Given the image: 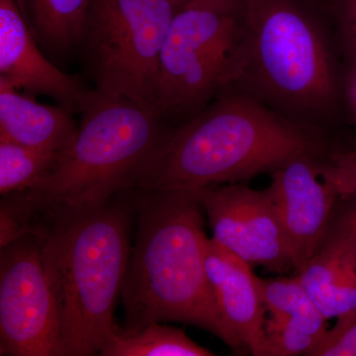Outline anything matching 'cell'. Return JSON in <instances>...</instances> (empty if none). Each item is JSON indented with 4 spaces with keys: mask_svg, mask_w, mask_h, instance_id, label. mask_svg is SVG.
Masks as SVG:
<instances>
[{
    "mask_svg": "<svg viewBox=\"0 0 356 356\" xmlns=\"http://www.w3.org/2000/svg\"><path fill=\"white\" fill-rule=\"evenodd\" d=\"M186 1L91 0L83 42L96 89L153 110L161 48Z\"/></svg>",
    "mask_w": 356,
    "mask_h": 356,
    "instance_id": "7",
    "label": "cell"
},
{
    "mask_svg": "<svg viewBox=\"0 0 356 356\" xmlns=\"http://www.w3.org/2000/svg\"><path fill=\"white\" fill-rule=\"evenodd\" d=\"M344 27L356 48V0H337Z\"/></svg>",
    "mask_w": 356,
    "mask_h": 356,
    "instance_id": "22",
    "label": "cell"
},
{
    "mask_svg": "<svg viewBox=\"0 0 356 356\" xmlns=\"http://www.w3.org/2000/svg\"><path fill=\"white\" fill-rule=\"evenodd\" d=\"M245 0H187L159 57L153 110L161 118L195 111L224 88L245 18Z\"/></svg>",
    "mask_w": 356,
    "mask_h": 356,
    "instance_id": "6",
    "label": "cell"
},
{
    "mask_svg": "<svg viewBox=\"0 0 356 356\" xmlns=\"http://www.w3.org/2000/svg\"><path fill=\"white\" fill-rule=\"evenodd\" d=\"M324 241L318 250L336 257L356 270V199L330 234L327 233Z\"/></svg>",
    "mask_w": 356,
    "mask_h": 356,
    "instance_id": "19",
    "label": "cell"
},
{
    "mask_svg": "<svg viewBox=\"0 0 356 356\" xmlns=\"http://www.w3.org/2000/svg\"><path fill=\"white\" fill-rule=\"evenodd\" d=\"M39 46L67 53L83 42L91 0H18Z\"/></svg>",
    "mask_w": 356,
    "mask_h": 356,
    "instance_id": "16",
    "label": "cell"
},
{
    "mask_svg": "<svg viewBox=\"0 0 356 356\" xmlns=\"http://www.w3.org/2000/svg\"><path fill=\"white\" fill-rule=\"evenodd\" d=\"M135 191L138 231L122 289L124 327L186 323L241 353L222 322L206 271L207 236L195 192Z\"/></svg>",
    "mask_w": 356,
    "mask_h": 356,
    "instance_id": "1",
    "label": "cell"
},
{
    "mask_svg": "<svg viewBox=\"0 0 356 356\" xmlns=\"http://www.w3.org/2000/svg\"><path fill=\"white\" fill-rule=\"evenodd\" d=\"M245 6L224 88L243 81L267 99L298 111L329 105L334 74L310 18L293 0H245Z\"/></svg>",
    "mask_w": 356,
    "mask_h": 356,
    "instance_id": "5",
    "label": "cell"
},
{
    "mask_svg": "<svg viewBox=\"0 0 356 356\" xmlns=\"http://www.w3.org/2000/svg\"><path fill=\"white\" fill-rule=\"evenodd\" d=\"M116 196L96 207L44 216L37 232L58 307L60 356L100 355L116 327L132 213L131 203Z\"/></svg>",
    "mask_w": 356,
    "mask_h": 356,
    "instance_id": "2",
    "label": "cell"
},
{
    "mask_svg": "<svg viewBox=\"0 0 356 356\" xmlns=\"http://www.w3.org/2000/svg\"><path fill=\"white\" fill-rule=\"evenodd\" d=\"M309 151L296 126L252 98L225 95L166 134L131 189L197 191L276 170Z\"/></svg>",
    "mask_w": 356,
    "mask_h": 356,
    "instance_id": "3",
    "label": "cell"
},
{
    "mask_svg": "<svg viewBox=\"0 0 356 356\" xmlns=\"http://www.w3.org/2000/svg\"><path fill=\"white\" fill-rule=\"evenodd\" d=\"M318 173L337 197H355L356 151L337 154L330 165L318 168Z\"/></svg>",
    "mask_w": 356,
    "mask_h": 356,
    "instance_id": "20",
    "label": "cell"
},
{
    "mask_svg": "<svg viewBox=\"0 0 356 356\" xmlns=\"http://www.w3.org/2000/svg\"><path fill=\"white\" fill-rule=\"evenodd\" d=\"M310 356H356V317L337 320Z\"/></svg>",
    "mask_w": 356,
    "mask_h": 356,
    "instance_id": "21",
    "label": "cell"
},
{
    "mask_svg": "<svg viewBox=\"0 0 356 356\" xmlns=\"http://www.w3.org/2000/svg\"><path fill=\"white\" fill-rule=\"evenodd\" d=\"M38 46L18 0H0V77L19 90L50 96L60 106L79 113L88 91L76 77L47 60Z\"/></svg>",
    "mask_w": 356,
    "mask_h": 356,
    "instance_id": "11",
    "label": "cell"
},
{
    "mask_svg": "<svg viewBox=\"0 0 356 356\" xmlns=\"http://www.w3.org/2000/svg\"><path fill=\"white\" fill-rule=\"evenodd\" d=\"M60 154L47 153L0 138V193L2 197L34 191L43 184Z\"/></svg>",
    "mask_w": 356,
    "mask_h": 356,
    "instance_id": "18",
    "label": "cell"
},
{
    "mask_svg": "<svg viewBox=\"0 0 356 356\" xmlns=\"http://www.w3.org/2000/svg\"><path fill=\"white\" fill-rule=\"evenodd\" d=\"M259 285L270 313L266 322L268 356L310 355L327 332V320L298 277H259Z\"/></svg>",
    "mask_w": 356,
    "mask_h": 356,
    "instance_id": "13",
    "label": "cell"
},
{
    "mask_svg": "<svg viewBox=\"0 0 356 356\" xmlns=\"http://www.w3.org/2000/svg\"><path fill=\"white\" fill-rule=\"evenodd\" d=\"M269 191L289 247L293 268L298 275L317 254L329 231L337 196L325 184L308 154L274 170Z\"/></svg>",
    "mask_w": 356,
    "mask_h": 356,
    "instance_id": "10",
    "label": "cell"
},
{
    "mask_svg": "<svg viewBox=\"0 0 356 356\" xmlns=\"http://www.w3.org/2000/svg\"><path fill=\"white\" fill-rule=\"evenodd\" d=\"M325 320L356 317V270L318 250L296 275Z\"/></svg>",
    "mask_w": 356,
    "mask_h": 356,
    "instance_id": "15",
    "label": "cell"
},
{
    "mask_svg": "<svg viewBox=\"0 0 356 356\" xmlns=\"http://www.w3.org/2000/svg\"><path fill=\"white\" fill-rule=\"evenodd\" d=\"M355 102H356V81H355Z\"/></svg>",
    "mask_w": 356,
    "mask_h": 356,
    "instance_id": "23",
    "label": "cell"
},
{
    "mask_svg": "<svg viewBox=\"0 0 356 356\" xmlns=\"http://www.w3.org/2000/svg\"><path fill=\"white\" fill-rule=\"evenodd\" d=\"M195 192L207 213L213 240L250 266L284 273L293 268L291 254L269 188L242 185L211 186Z\"/></svg>",
    "mask_w": 356,
    "mask_h": 356,
    "instance_id": "9",
    "label": "cell"
},
{
    "mask_svg": "<svg viewBox=\"0 0 356 356\" xmlns=\"http://www.w3.org/2000/svg\"><path fill=\"white\" fill-rule=\"evenodd\" d=\"M72 143L38 188L18 193L35 214L88 209L131 191L134 178L168 131L149 107L88 91Z\"/></svg>",
    "mask_w": 356,
    "mask_h": 356,
    "instance_id": "4",
    "label": "cell"
},
{
    "mask_svg": "<svg viewBox=\"0 0 356 356\" xmlns=\"http://www.w3.org/2000/svg\"><path fill=\"white\" fill-rule=\"evenodd\" d=\"M103 356H210L182 330L151 322L132 327L116 325L103 346Z\"/></svg>",
    "mask_w": 356,
    "mask_h": 356,
    "instance_id": "17",
    "label": "cell"
},
{
    "mask_svg": "<svg viewBox=\"0 0 356 356\" xmlns=\"http://www.w3.org/2000/svg\"><path fill=\"white\" fill-rule=\"evenodd\" d=\"M76 131L69 110L42 104L0 77V138L47 153L60 154L74 140Z\"/></svg>",
    "mask_w": 356,
    "mask_h": 356,
    "instance_id": "14",
    "label": "cell"
},
{
    "mask_svg": "<svg viewBox=\"0 0 356 356\" xmlns=\"http://www.w3.org/2000/svg\"><path fill=\"white\" fill-rule=\"evenodd\" d=\"M205 266L222 322L241 351L268 356L266 308L252 266L208 238Z\"/></svg>",
    "mask_w": 356,
    "mask_h": 356,
    "instance_id": "12",
    "label": "cell"
},
{
    "mask_svg": "<svg viewBox=\"0 0 356 356\" xmlns=\"http://www.w3.org/2000/svg\"><path fill=\"white\" fill-rule=\"evenodd\" d=\"M0 355L60 356L58 307L37 234L1 248Z\"/></svg>",
    "mask_w": 356,
    "mask_h": 356,
    "instance_id": "8",
    "label": "cell"
}]
</instances>
